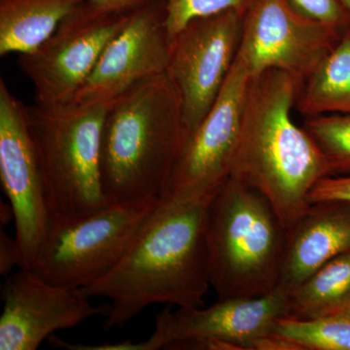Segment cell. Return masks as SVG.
Listing matches in <instances>:
<instances>
[{
	"instance_id": "6da1fadb",
	"label": "cell",
	"mask_w": 350,
	"mask_h": 350,
	"mask_svg": "<svg viewBox=\"0 0 350 350\" xmlns=\"http://www.w3.org/2000/svg\"><path fill=\"white\" fill-rule=\"evenodd\" d=\"M211 202L163 197L118 264L82 288L89 298L110 300L105 329L122 328L155 304L204 306L211 287L207 258V207Z\"/></svg>"
},
{
	"instance_id": "7a4b0ae2",
	"label": "cell",
	"mask_w": 350,
	"mask_h": 350,
	"mask_svg": "<svg viewBox=\"0 0 350 350\" xmlns=\"http://www.w3.org/2000/svg\"><path fill=\"white\" fill-rule=\"evenodd\" d=\"M299 88L280 69L251 78L230 176L268 200L285 229L310 207L315 184L332 175L319 145L292 119Z\"/></svg>"
},
{
	"instance_id": "3957f363",
	"label": "cell",
	"mask_w": 350,
	"mask_h": 350,
	"mask_svg": "<svg viewBox=\"0 0 350 350\" xmlns=\"http://www.w3.org/2000/svg\"><path fill=\"white\" fill-rule=\"evenodd\" d=\"M186 139L180 98L165 73L113 100L100 139L101 185L107 202L167 196Z\"/></svg>"
},
{
	"instance_id": "277c9868",
	"label": "cell",
	"mask_w": 350,
	"mask_h": 350,
	"mask_svg": "<svg viewBox=\"0 0 350 350\" xmlns=\"http://www.w3.org/2000/svg\"><path fill=\"white\" fill-rule=\"evenodd\" d=\"M285 234L268 200L230 177L207 207L209 280L218 299L252 298L275 290Z\"/></svg>"
},
{
	"instance_id": "5b68a950",
	"label": "cell",
	"mask_w": 350,
	"mask_h": 350,
	"mask_svg": "<svg viewBox=\"0 0 350 350\" xmlns=\"http://www.w3.org/2000/svg\"><path fill=\"white\" fill-rule=\"evenodd\" d=\"M110 103L27 107L52 219L76 217L109 204L101 185L100 139Z\"/></svg>"
},
{
	"instance_id": "8992f818",
	"label": "cell",
	"mask_w": 350,
	"mask_h": 350,
	"mask_svg": "<svg viewBox=\"0 0 350 350\" xmlns=\"http://www.w3.org/2000/svg\"><path fill=\"white\" fill-rule=\"evenodd\" d=\"M159 200L109 202L76 217L52 219L32 271L61 286L82 289L98 282L125 255Z\"/></svg>"
},
{
	"instance_id": "52a82bcc",
	"label": "cell",
	"mask_w": 350,
	"mask_h": 350,
	"mask_svg": "<svg viewBox=\"0 0 350 350\" xmlns=\"http://www.w3.org/2000/svg\"><path fill=\"white\" fill-rule=\"evenodd\" d=\"M130 14L86 0L38 49L20 55L18 66L33 87L36 105H70Z\"/></svg>"
},
{
	"instance_id": "ba28073f",
	"label": "cell",
	"mask_w": 350,
	"mask_h": 350,
	"mask_svg": "<svg viewBox=\"0 0 350 350\" xmlns=\"http://www.w3.org/2000/svg\"><path fill=\"white\" fill-rule=\"evenodd\" d=\"M289 310V295L278 288L264 296L219 299L209 308H165L150 337L131 342L130 349L251 350Z\"/></svg>"
},
{
	"instance_id": "9c48e42d",
	"label": "cell",
	"mask_w": 350,
	"mask_h": 350,
	"mask_svg": "<svg viewBox=\"0 0 350 350\" xmlns=\"http://www.w3.org/2000/svg\"><path fill=\"white\" fill-rule=\"evenodd\" d=\"M347 29L301 13L291 0H251L236 59L252 77L280 69L301 86Z\"/></svg>"
},
{
	"instance_id": "30bf717a",
	"label": "cell",
	"mask_w": 350,
	"mask_h": 350,
	"mask_svg": "<svg viewBox=\"0 0 350 350\" xmlns=\"http://www.w3.org/2000/svg\"><path fill=\"white\" fill-rule=\"evenodd\" d=\"M243 17L230 9L196 18L170 40L165 75L180 98L187 138L224 86L238 53Z\"/></svg>"
},
{
	"instance_id": "8fae6325",
	"label": "cell",
	"mask_w": 350,
	"mask_h": 350,
	"mask_svg": "<svg viewBox=\"0 0 350 350\" xmlns=\"http://www.w3.org/2000/svg\"><path fill=\"white\" fill-rule=\"evenodd\" d=\"M251 78L234 59L217 100L186 140L167 196L211 202L230 178Z\"/></svg>"
},
{
	"instance_id": "7c38bea8",
	"label": "cell",
	"mask_w": 350,
	"mask_h": 350,
	"mask_svg": "<svg viewBox=\"0 0 350 350\" xmlns=\"http://www.w3.org/2000/svg\"><path fill=\"white\" fill-rule=\"evenodd\" d=\"M0 180L14 211L23 269L32 271L52 221L27 107L0 80Z\"/></svg>"
},
{
	"instance_id": "4fadbf2b",
	"label": "cell",
	"mask_w": 350,
	"mask_h": 350,
	"mask_svg": "<svg viewBox=\"0 0 350 350\" xmlns=\"http://www.w3.org/2000/svg\"><path fill=\"white\" fill-rule=\"evenodd\" d=\"M80 288L52 284L29 269L9 275L1 288L0 350H36L55 332L107 317L109 304L94 306Z\"/></svg>"
},
{
	"instance_id": "5bb4252c",
	"label": "cell",
	"mask_w": 350,
	"mask_h": 350,
	"mask_svg": "<svg viewBox=\"0 0 350 350\" xmlns=\"http://www.w3.org/2000/svg\"><path fill=\"white\" fill-rule=\"evenodd\" d=\"M165 19L167 0H149L131 11L71 105L110 103L137 83L167 72Z\"/></svg>"
},
{
	"instance_id": "9a60e30c",
	"label": "cell",
	"mask_w": 350,
	"mask_h": 350,
	"mask_svg": "<svg viewBox=\"0 0 350 350\" xmlns=\"http://www.w3.org/2000/svg\"><path fill=\"white\" fill-rule=\"evenodd\" d=\"M350 250V202H315L286 229L278 289L290 295L326 262Z\"/></svg>"
},
{
	"instance_id": "2e32d148",
	"label": "cell",
	"mask_w": 350,
	"mask_h": 350,
	"mask_svg": "<svg viewBox=\"0 0 350 350\" xmlns=\"http://www.w3.org/2000/svg\"><path fill=\"white\" fill-rule=\"evenodd\" d=\"M86 0H0V55L29 54Z\"/></svg>"
},
{
	"instance_id": "e0dca14e",
	"label": "cell",
	"mask_w": 350,
	"mask_h": 350,
	"mask_svg": "<svg viewBox=\"0 0 350 350\" xmlns=\"http://www.w3.org/2000/svg\"><path fill=\"white\" fill-rule=\"evenodd\" d=\"M295 107L306 118L350 113V27L301 83Z\"/></svg>"
},
{
	"instance_id": "ac0fdd59",
	"label": "cell",
	"mask_w": 350,
	"mask_h": 350,
	"mask_svg": "<svg viewBox=\"0 0 350 350\" xmlns=\"http://www.w3.org/2000/svg\"><path fill=\"white\" fill-rule=\"evenodd\" d=\"M350 293V250L315 271L289 295V317L313 319L332 314Z\"/></svg>"
},
{
	"instance_id": "d6986e66",
	"label": "cell",
	"mask_w": 350,
	"mask_h": 350,
	"mask_svg": "<svg viewBox=\"0 0 350 350\" xmlns=\"http://www.w3.org/2000/svg\"><path fill=\"white\" fill-rule=\"evenodd\" d=\"M273 333L296 342L303 350H350V317L347 315L313 319L283 317Z\"/></svg>"
},
{
	"instance_id": "ffe728a7",
	"label": "cell",
	"mask_w": 350,
	"mask_h": 350,
	"mask_svg": "<svg viewBox=\"0 0 350 350\" xmlns=\"http://www.w3.org/2000/svg\"><path fill=\"white\" fill-rule=\"evenodd\" d=\"M303 126L326 157L332 175L349 174L350 113L308 117Z\"/></svg>"
},
{
	"instance_id": "44dd1931",
	"label": "cell",
	"mask_w": 350,
	"mask_h": 350,
	"mask_svg": "<svg viewBox=\"0 0 350 350\" xmlns=\"http://www.w3.org/2000/svg\"><path fill=\"white\" fill-rule=\"evenodd\" d=\"M251 0H167V25L170 40L191 21L234 9L244 14Z\"/></svg>"
},
{
	"instance_id": "7402d4cb",
	"label": "cell",
	"mask_w": 350,
	"mask_h": 350,
	"mask_svg": "<svg viewBox=\"0 0 350 350\" xmlns=\"http://www.w3.org/2000/svg\"><path fill=\"white\" fill-rule=\"evenodd\" d=\"M298 10L313 19L347 29L350 16L338 0H291Z\"/></svg>"
},
{
	"instance_id": "603a6c76",
	"label": "cell",
	"mask_w": 350,
	"mask_h": 350,
	"mask_svg": "<svg viewBox=\"0 0 350 350\" xmlns=\"http://www.w3.org/2000/svg\"><path fill=\"white\" fill-rule=\"evenodd\" d=\"M308 200L310 204L333 200L350 202V174L320 179L310 191Z\"/></svg>"
},
{
	"instance_id": "cb8c5ba5",
	"label": "cell",
	"mask_w": 350,
	"mask_h": 350,
	"mask_svg": "<svg viewBox=\"0 0 350 350\" xmlns=\"http://www.w3.org/2000/svg\"><path fill=\"white\" fill-rule=\"evenodd\" d=\"M22 250L17 239H12L4 232H0V273L4 278L11 275L15 267L22 268Z\"/></svg>"
},
{
	"instance_id": "d4e9b609",
	"label": "cell",
	"mask_w": 350,
	"mask_h": 350,
	"mask_svg": "<svg viewBox=\"0 0 350 350\" xmlns=\"http://www.w3.org/2000/svg\"><path fill=\"white\" fill-rule=\"evenodd\" d=\"M251 350H303L300 345L288 338L278 335L269 334L268 336L258 338L251 347Z\"/></svg>"
},
{
	"instance_id": "484cf974",
	"label": "cell",
	"mask_w": 350,
	"mask_h": 350,
	"mask_svg": "<svg viewBox=\"0 0 350 350\" xmlns=\"http://www.w3.org/2000/svg\"><path fill=\"white\" fill-rule=\"evenodd\" d=\"M91 1L116 12L128 13L149 0H91Z\"/></svg>"
},
{
	"instance_id": "4316f807",
	"label": "cell",
	"mask_w": 350,
	"mask_h": 350,
	"mask_svg": "<svg viewBox=\"0 0 350 350\" xmlns=\"http://www.w3.org/2000/svg\"><path fill=\"white\" fill-rule=\"evenodd\" d=\"M1 223L2 224H8L11 219H14V211L11 204H3L1 202Z\"/></svg>"
},
{
	"instance_id": "83f0119b",
	"label": "cell",
	"mask_w": 350,
	"mask_h": 350,
	"mask_svg": "<svg viewBox=\"0 0 350 350\" xmlns=\"http://www.w3.org/2000/svg\"><path fill=\"white\" fill-rule=\"evenodd\" d=\"M332 314H342L350 317V293Z\"/></svg>"
},
{
	"instance_id": "f1b7e54d",
	"label": "cell",
	"mask_w": 350,
	"mask_h": 350,
	"mask_svg": "<svg viewBox=\"0 0 350 350\" xmlns=\"http://www.w3.org/2000/svg\"><path fill=\"white\" fill-rule=\"evenodd\" d=\"M338 1H340V3L344 6V8L350 16V0H338Z\"/></svg>"
}]
</instances>
